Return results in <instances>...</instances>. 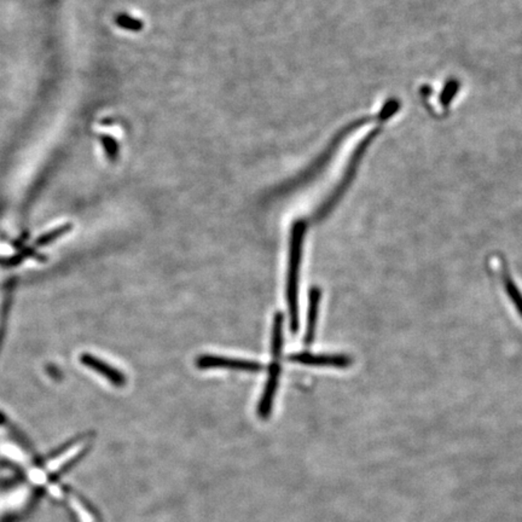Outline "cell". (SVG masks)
I'll return each instance as SVG.
<instances>
[{
    "label": "cell",
    "instance_id": "4",
    "mask_svg": "<svg viewBox=\"0 0 522 522\" xmlns=\"http://www.w3.org/2000/svg\"><path fill=\"white\" fill-rule=\"evenodd\" d=\"M290 360L294 363L304 364L310 367H350L353 360L347 355H314L309 352H300L290 355Z\"/></svg>",
    "mask_w": 522,
    "mask_h": 522
},
{
    "label": "cell",
    "instance_id": "10",
    "mask_svg": "<svg viewBox=\"0 0 522 522\" xmlns=\"http://www.w3.org/2000/svg\"><path fill=\"white\" fill-rule=\"evenodd\" d=\"M116 23H118L121 28L127 29V30H132V32H139L140 29L143 28V22L135 18V17L130 16L127 13H121L116 17Z\"/></svg>",
    "mask_w": 522,
    "mask_h": 522
},
{
    "label": "cell",
    "instance_id": "2",
    "mask_svg": "<svg viewBox=\"0 0 522 522\" xmlns=\"http://www.w3.org/2000/svg\"><path fill=\"white\" fill-rule=\"evenodd\" d=\"M196 365L200 369H228L235 372H259L262 370V364L254 360L228 358L221 355H204L196 360Z\"/></svg>",
    "mask_w": 522,
    "mask_h": 522
},
{
    "label": "cell",
    "instance_id": "8",
    "mask_svg": "<svg viewBox=\"0 0 522 522\" xmlns=\"http://www.w3.org/2000/svg\"><path fill=\"white\" fill-rule=\"evenodd\" d=\"M504 286H506V294H508V296H509L511 302L514 304L515 307H516V310H518V313H520V316H521L522 317L521 291L518 290V287H516V284H515L514 281H513V279H511L509 276H506V277H504Z\"/></svg>",
    "mask_w": 522,
    "mask_h": 522
},
{
    "label": "cell",
    "instance_id": "7",
    "mask_svg": "<svg viewBox=\"0 0 522 522\" xmlns=\"http://www.w3.org/2000/svg\"><path fill=\"white\" fill-rule=\"evenodd\" d=\"M272 357L277 362L282 357L283 343H284V316L281 312L274 314V326H272Z\"/></svg>",
    "mask_w": 522,
    "mask_h": 522
},
{
    "label": "cell",
    "instance_id": "5",
    "mask_svg": "<svg viewBox=\"0 0 522 522\" xmlns=\"http://www.w3.org/2000/svg\"><path fill=\"white\" fill-rule=\"evenodd\" d=\"M80 360H82L84 365L90 367L94 372L102 375L103 377H106L109 382L118 386V387H123V384L127 382L126 376L123 375V372L118 370V369H115L114 367H111V364L106 363L99 358H96L94 355H90V353L82 355Z\"/></svg>",
    "mask_w": 522,
    "mask_h": 522
},
{
    "label": "cell",
    "instance_id": "6",
    "mask_svg": "<svg viewBox=\"0 0 522 522\" xmlns=\"http://www.w3.org/2000/svg\"><path fill=\"white\" fill-rule=\"evenodd\" d=\"M321 300H322V290L319 289L318 287H312L309 293V310H307L306 333H305L306 346H311L314 341Z\"/></svg>",
    "mask_w": 522,
    "mask_h": 522
},
{
    "label": "cell",
    "instance_id": "9",
    "mask_svg": "<svg viewBox=\"0 0 522 522\" xmlns=\"http://www.w3.org/2000/svg\"><path fill=\"white\" fill-rule=\"evenodd\" d=\"M70 230H72V224L61 225L58 228H53L49 233H44V235H41L38 238L37 241H35L37 242V245L41 247V245H49V243L55 241V240H57L58 237L63 236L65 233H70Z\"/></svg>",
    "mask_w": 522,
    "mask_h": 522
},
{
    "label": "cell",
    "instance_id": "11",
    "mask_svg": "<svg viewBox=\"0 0 522 522\" xmlns=\"http://www.w3.org/2000/svg\"><path fill=\"white\" fill-rule=\"evenodd\" d=\"M101 143H102L103 149L106 151L108 159L114 161L118 157V144L111 135H103L101 137Z\"/></svg>",
    "mask_w": 522,
    "mask_h": 522
},
{
    "label": "cell",
    "instance_id": "12",
    "mask_svg": "<svg viewBox=\"0 0 522 522\" xmlns=\"http://www.w3.org/2000/svg\"><path fill=\"white\" fill-rule=\"evenodd\" d=\"M0 331H1V328H0Z\"/></svg>",
    "mask_w": 522,
    "mask_h": 522
},
{
    "label": "cell",
    "instance_id": "1",
    "mask_svg": "<svg viewBox=\"0 0 522 522\" xmlns=\"http://www.w3.org/2000/svg\"><path fill=\"white\" fill-rule=\"evenodd\" d=\"M305 233H306L305 221H295L290 236L289 266L287 279V302L289 309L290 329L294 334L298 333L299 329V274L301 269Z\"/></svg>",
    "mask_w": 522,
    "mask_h": 522
},
{
    "label": "cell",
    "instance_id": "3",
    "mask_svg": "<svg viewBox=\"0 0 522 522\" xmlns=\"http://www.w3.org/2000/svg\"><path fill=\"white\" fill-rule=\"evenodd\" d=\"M279 376H281V365L277 362H274V364L270 365L269 375L266 379L264 393L257 405V415L262 420H266L272 411L274 396L277 393L278 384H279Z\"/></svg>",
    "mask_w": 522,
    "mask_h": 522
}]
</instances>
